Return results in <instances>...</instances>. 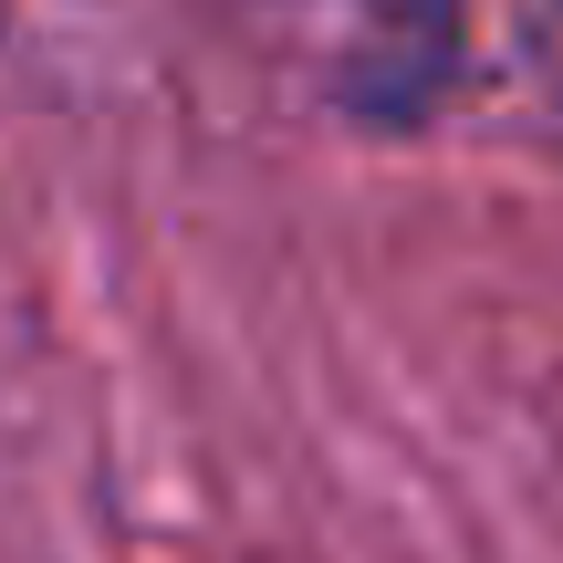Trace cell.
Here are the masks:
<instances>
[{
    "label": "cell",
    "mask_w": 563,
    "mask_h": 563,
    "mask_svg": "<svg viewBox=\"0 0 563 563\" xmlns=\"http://www.w3.org/2000/svg\"><path fill=\"white\" fill-rule=\"evenodd\" d=\"M262 11L292 21L344 84H355V74L397 84L407 53H439V0H262Z\"/></svg>",
    "instance_id": "6da1fadb"
}]
</instances>
